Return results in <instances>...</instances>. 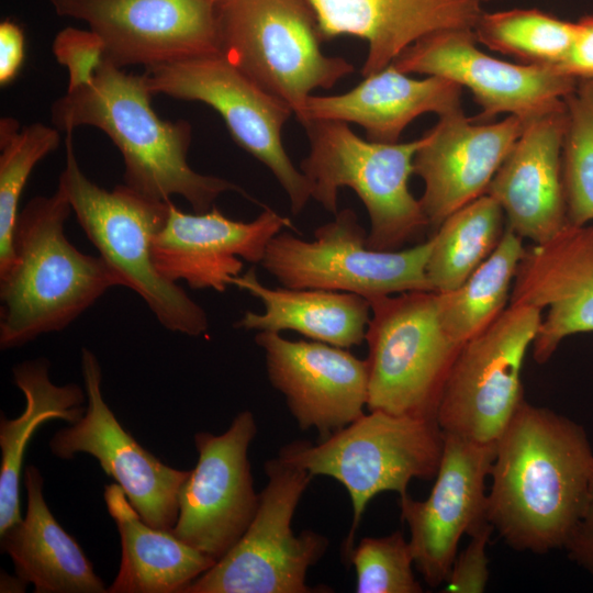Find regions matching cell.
I'll use <instances>...</instances> for the list:
<instances>
[{
	"mask_svg": "<svg viewBox=\"0 0 593 593\" xmlns=\"http://www.w3.org/2000/svg\"><path fill=\"white\" fill-rule=\"evenodd\" d=\"M592 473L584 427L524 399L495 443L486 519L514 550L564 548L584 511Z\"/></svg>",
	"mask_w": 593,
	"mask_h": 593,
	"instance_id": "1",
	"label": "cell"
},
{
	"mask_svg": "<svg viewBox=\"0 0 593 593\" xmlns=\"http://www.w3.org/2000/svg\"><path fill=\"white\" fill-rule=\"evenodd\" d=\"M152 96L143 75L126 74L104 59L90 83L67 90L53 103L52 123L66 133L81 125L103 131L122 154L124 184L147 198L180 195L195 213L211 210L224 192L249 198L235 183L190 167V123L161 120Z\"/></svg>",
	"mask_w": 593,
	"mask_h": 593,
	"instance_id": "2",
	"label": "cell"
},
{
	"mask_svg": "<svg viewBox=\"0 0 593 593\" xmlns=\"http://www.w3.org/2000/svg\"><path fill=\"white\" fill-rule=\"evenodd\" d=\"M63 190L30 200L19 213L13 258L0 275V347L22 346L59 332L121 286L100 256L81 253L66 237L71 212Z\"/></svg>",
	"mask_w": 593,
	"mask_h": 593,
	"instance_id": "3",
	"label": "cell"
},
{
	"mask_svg": "<svg viewBox=\"0 0 593 593\" xmlns=\"http://www.w3.org/2000/svg\"><path fill=\"white\" fill-rule=\"evenodd\" d=\"M66 134V164L57 187L99 256L121 287L138 294L165 328L188 336L204 334L209 329L205 311L177 282L165 278L153 258V242L171 201L147 198L126 184L111 191L99 187L78 164L72 132Z\"/></svg>",
	"mask_w": 593,
	"mask_h": 593,
	"instance_id": "4",
	"label": "cell"
},
{
	"mask_svg": "<svg viewBox=\"0 0 593 593\" xmlns=\"http://www.w3.org/2000/svg\"><path fill=\"white\" fill-rule=\"evenodd\" d=\"M444 440L436 419L369 411L318 444L294 440L278 456L312 477L333 478L346 489L353 505L344 544L347 556L370 501L382 492L406 495L412 480L434 479Z\"/></svg>",
	"mask_w": 593,
	"mask_h": 593,
	"instance_id": "5",
	"label": "cell"
},
{
	"mask_svg": "<svg viewBox=\"0 0 593 593\" xmlns=\"http://www.w3.org/2000/svg\"><path fill=\"white\" fill-rule=\"evenodd\" d=\"M304 128L310 153L300 168L311 198L335 215L338 189H353L370 219L369 248L398 250L428 226L419 200L409 188L423 136L406 143H377L335 120H313Z\"/></svg>",
	"mask_w": 593,
	"mask_h": 593,
	"instance_id": "6",
	"label": "cell"
},
{
	"mask_svg": "<svg viewBox=\"0 0 593 593\" xmlns=\"http://www.w3.org/2000/svg\"><path fill=\"white\" fill-rule=\"evenodd\" d=\"M220 54L301 122L314 89H331L354 72L351 63L322 53L307 0H222L215 5Z\"/></svg>",
	"mask_w": 593,
	"mask_h": 593,
	"instance_id": "7",
	"label": "cell"
},
{
	"mask_svg": "<svg viewBox=\"0 0 593 593\" xmlns=\"http://www.w3.org/2000/svg\"><path fill=\"white\" fill-rule=\"evenodd\" d=\"M369 302L368 411L436 419L461 348L440 323L437 293L403 292Z\"/></svg>",
	"mask_w": 593,
	"mask_h": 593,
	"instance_id": "8",
	"label": "cell"
},
{
	"mask_svg": "<svg viewBox=\"0 0 593 593\" xmlns=\"http://www.w3.org/2000/svg\"><path fill=\"white\" fill-rule=\"evenodd\" d=\"M267 484L256 514L231 550L183 593H312L309 569L329 540L311 529L295 534L292 518L312 475L279 456L265 463Z\"/></svg>",
	"mask_w": 593,
	"mask_h": 593,
	"instance_id": "9",
	"label": "cell"
},
{
	"mask_svg": "<svg viewBox=\"0 0 593 593\" xmlns=\"http://www.w3.org/2000/svg\"><path fill=\"white\" fill-rule=\"evenodd\" d=\"M365 228L351 209L314 231L313 240L278 233L260 265L282 287L359 294L368 300L412 291H432L426 264L432 239L402 250L367 245Z\"/></svg>",
	"mask_w": 593,
	"mask_h": 593,
	"instance_id": "10",
	"label": "cell"
},
{
	"mask_svg": "<svg viewBox=\"0 0 593 593\" xmlns=\"http://www.w3.org/2000/svg\"><path fill=\"white\" fill-rule=\"evenodd\" d=\"M541 318L539 307L508 304L461 346L436 413L444 434L496 443L525 399L522 368Z\"/></svg>",
	"mask_w": 593,
	"mask_h": 593,
	"instance_id": "11",
	"label": "cell"
},
{
	"mask_svg": "<svg viewBox=\"0 0 593 593\" xmlns=\"http://www.w3.org/2000/svg\"><path fill=\"white\" fill-rule=\"evenodd\" d=\"M152 94H166L212 107L235 143L262 163L280 183L299 214L311 198L309 182L288 156L281 131L293 113L230 63L222 54L201 55L156 65L143 74Z\"/></svg>",
	"mask_w": 593,
	"mask_h": 593,
	"instance_id": "12",
	"label": "cell"
},
{
	"mask_svg": "<svg viewBox=\"0 0 593 593\" xmlns=\"http://www.w3.org/2000/svg\"><path fill=\"white\" fill-rule=\"evenodd\" d=\"M471 29L432 33L405 48L391 64L404 74L450 79L472 94L485 122L500 114L525 121L564 103L578 80L556 66L512 64L494 58L477 46Z\"/></svg>",
	"mask_w": 593,
	"mask_h": 593,
	"instance_id": "13",
	"label": "cell"
},
{
	"mask_svg": "<svg viewBox=\"0 0 593 593\" xmlns=\"http://www.w3.org/2000/svg\"><path fill=\"white\" fill-rule=\"evenodd\" d=\"M256 433L254 414L243 411L223 434L194 435L198 461L179 490L170 532L215 562L239 540L258 507L248 460Z\"/></svg>",
	"mask_w": 593,
	"mask_h": 593,
	"instance_id": "14",
	"label": "cell"
},
{
	"mask_svg": "<svg viewBox=\"0 0 593 593\" xmlns=\"http://www.w3.org/2000/svg\"><path fill=\"white\" fill-rule=\"evenodd\" d=\"M87 409L75 424L57 430L48 446L59 459L94 457L148 525L170 530L178 518V493L189 471L172 468L141 446L104 401L102 371L96 355L81 349Z\"/></svg>",
	"mask_w": 593,
	"mask_h": 593,
	"instance_id": "15",
	"label": "cell"
},
{
	"mask_svg": "<svg viewBox=\"0 0 593 593\" xmlns=\"http://www.w3.org/2000/svg\"><path fill=\"white\" fill-rule=\"evenodd\" d=\"M59 15L86 21L105 59L146 68L220 53L215 4L209 0H49Z\"/></svg>",
	"mask_w": 593,
	"mask_h": 593,
	"instance_id": "16",
	"label": "cell"
},
{
	"mask_svg": "<svg viewBox=\"0 0 593 593\" xmlns=\"http://www.w3.org/2000/svg\"><path fill=\"white\" fill-rule=\"evenodd\" d=\"M445 435L435 482L425 500L400 496L402 521L410 530L415 568L430 588L448 578L460 539L486 519L485 482L495 444H478Z\"/></svg>",
	"mask_w": 593,
	"mask_h": 593,
	"instance_id": "17",
	"label": "cell"
},
{
	"mask_svg": "<svg viewBox=\"0 0 593 593\" xmlns=\"http://www.w3.org/2000/svg\"><path fill=\"white\" fill-rule=\"evenodd\" d=\"M271 385L284 398L302 430L321 439L361 416L368 401V365L347 348L322 342L290 340L280 333L258 332Z\"/></svg>",
	"mask_w": 593,
	"mask_h": 593,
	"instance_id": "18",
	"label": "cell"
},
{
	"mask_svg": "<svg viewBox=\"0 0 593 593\" xmlns=\"http://www.w3.org/2000/svg\"><path fill=\"white\" fill-rule=\"evenodd\" d=\"M289 217L266 208L250 222L225 216L215 205L203 213H186L170 202L167 219L152 251L158 271L191 289L224 292L243 272V260L260 264L271 238Z\"/></svg>",
	"mask_w": 593,
	"mask_h": 593,
	"instance_id": "19",
	"label": "cell"
},
{
	"mask_svg": "<svg viewBox=\"0 0 593 593\" xmlns=\"http://www.w3.org/2000/svg\"><path fill=\"white\" fill-rule=\"evenodd\" d=\"M526 122L507 115L477 123L462 108L439 116L423 135L413 160L414 174L424 181L419 202L428 225L438 227L456 210L486 193Z\"/></svg>",
	"mask_w": 593,
	"mask_h": 593,
	"instance_id": "20",
	"label": "cell"
},
{
	"mask_svg": "<svg viewBox=\"0 0 593 593\" xmlns=\"http://www.w3.org/2000/svg\"><path fill=\"white\" fill-rule=\"evenodd\" d=\"M510 304L547 309L532 344L547 362L571 335L593 332V226L566 225L550 239L526 248Z\"/></svg>",
	"mask_w": 593,
	"mask_h": 593,
	"instance_id": "21",
	"label": "cell"
},
{
	"mask_svg": "<svg viewBox=\"0 0 593 593\" xmlns=\"http://www.w3.org/2000/svg\"><path fill=\"white\" fill-rule=\"evenodd\" d=\"M566 124V102L528 120L486 190L501 205L506 227L533 244L569 224L561 174Z\"/></svg>",
	"mask_w": 593,
	"mask_h": 593,
	"instance_id": "22",
	"label": "cell"
},
{
	"mask_svg": "<svg viewBox=\"0 0 593 593\" xmlns=\"http://www.w3.org/2000/svg\"><path fill=\"white\" fill-rule=\"evenodd\" d=\"M323 40L354 35L368 43L363 77L389 66L405 48L439 31L473 30L483 0H307Z\"/></svg>",
	"mask_w": 593,
	"mask_h": 593,
	"instance_id": "23",
	"label": "cell"
},
{
	"mask_svg": "<svg viewBox=\"0 0 593 593\" xmlns=\"http://www.w3.org/2000/svg\"><path fill=\"white\" fill-rule=\"evenodd\" d=\"M461 92L462 87L450 79H414L390 64L345 93L311 94L300 123L303 127L313 120L356 123L365 130L368 141L392 144L417 116H441L461 109Z\"/></svg>",
	"mask_w": 593,
	"mask_h": 593,
	"instance_id": "24",
	"label": "cell"
},
{
	"mask_svg": "<svg viewBox=\"0 0 593 593\" xmlns=\"http://www.w3.org/2000/svg\"><path fill=\"white\" fill-rule=\"evenodd\" d=\"M23 477L25 516L0 534L1 550L12 559L15 574L36 593L108 592L79 544L47 506L41 471L27 466Z\"/></svg>",
	"mask_w": 593,
	"mask_h": 593,
	"instance_id": "25",
	"label": "cell"
},
{
	"mask_svg": "<svg viewBox=\"0 0 593 593\" xmlns=\"http://www.w3.org/2000/svg\"><path fill=\"white\" fill-rule=\"evenodd\" d=\"M264 304V312L247 311L235 326L248 331H294L312 340L342 348L361 345L371 316L368 299L349 292L322 289L269 288L255 268L232 281Z\"/></svg>",
	"mask_w": 593,
	"mask_h": 593,
	"instance_id": "26",
	"label": "cell"
},
{
	"mask_svg": "<svg viewBox=\"0 0 593 593\" xmlns=\"http://www.w3.org/2000/svg\"><path fill=\"white\" fill-rule=\"evenodd\" d=\"M103 499L121 539L122 557L110 593H183L215 561L170 530L145 523L118 483Z\"/></svg>",
	"mask_w": 593,
	"mask_h": 593,
	"instance_id": "27",
	"label": "cell"
},
{
	"mask_svg": "<svg viewBox=\"0 0 593 593\" xmlns=\"http://www.w3.org/2000/svg\"><path fill=\"white\" fill-rule=\"evenodd\" d=\"M13 381L25 396V409L15 418H0V534L21 518L20 483L27 444L37 427L49 419L77 423L85 414V388L55 384L49 377V361L26 360L12 369Z\"/></svg>",
	"mask_w": 593,
	"mask_h": 593,
	"instance_id": "28",
	"label": "cell"
},
{
	"mask_svg": "<svg viewBox=\"0 0 593 593\" xmlns=\"http://www.w3.org/2000/svg\"><path fill=\"white\" fill-rule=\"evenodd\" d=\"M525 251L523 238L506 227L496 248L460 287L437 293L440 323L455 343L462 346L508 306Z\"/></svg>",
	"mask_w": 593,
	"mask_h": 593,
	"instance_id": "29",
	"label": "cell"
},
{
	"mask_svg": "<svg viewBox=\"0 0 593 593\" xmlns=\"http://www.w3.org/2000/svg\"><path fill=\"white\" fill-rule=\"evenodd\" d=\"M504 223L501 205L486 193L447 216L430 237L426 276L432 291L460 287L496 248Z\"/></svg>",
	"mask_w": 593,
	"mask_h": 593,
	"instance_id": "30",
	"label": "cell"
},
{
	"mask_svg": "<svg viewBox=\"0 0 593 593\" xmlns=\"http://www.w3.org/2000/svg\"><path fill=\"white\" fill-rule=\"evenodd\" d=\"M578 31L577 22L538 9L483 12L473 27L478 43L527 65L560 64Z\"/></svg>",
	"mask_w": 593,
	"mask_h": 593,
	"instance_id": "31",
	"label": "cell"
},
{
	"mask_svg": "<svg viewBox=\"0 0 593 593\" xmlns=\"http://www.w3.org/2000/svg\"><path fill=\"white\" fill-rule=\"evenodd\" d=\"M58 130L43 123L20 127L12 118L0 120V275L13 258L19 201L36 164L55 150Z\"/></svg>",
	"mask_w": 593,
	"mask_h": 593,
	"instance_id": "32",
	"label": "cell"
},
{
	"mask_svg": "<svg viewBox=\"0 0 593 593\" xmlns=\"http://www.w3.org/2000/svg\"><path fill=\"white\" fill-rule=\"evenodd\" d=\"M567 124L561 174L568 223L593 221V79H580L564 98Z\"/></svg>",
	"mask_w": 593,
	"mask_h": 593,
	"instance_id": "33",
	"label": "cell"
},
{
	"mask_svg": "<svg viewBox=\"0 0 593 593\" xmlns=\"http://www.w3.org/2000/svg\"><path fill=\"white\" fill-rule=\"evenodd\" d=\"M347 559L355 568L358 593H421L410 541L400 530L387 536L363 537Z\"/></svg>",
	"mask_w": 593,
	"mask_h": 593,
	"instance_id": "34",
	"label": "cell"
},
{
	"mask_svg": "<svg viewBox=\"0 0 593 593\" xmlns=\"http://www.w3.org/2000/svg\"><path fill=\"white\" fill-rule=\"evenodd\" d=\"M53 53L68 71L67 90L90 83L105 59L104 44L96 32L71 26L56 35Z\"/></svg>",
	"mask_w": 593,
	"mask_h": 593,
	"instance_id": "35",
	"label": "cell"
},
{
	"mask_svg": "<svg viewBox=\"0 0 593 593\" xmlns=\"http://www.w3.org/2000/svg\"><path fill=\"white\" fill-rule=\"evenodd\" d=\"M493 532L489 522L470 535L467 547L457 553L443 592L482 593L490 578L486 547Z\"/></svg>",
	"mask_w": 593,
	"mask_h": 593,
	"instance_id": "36",
	"label": "cell"
},
{
	"mask_svg": "<svg viewBox=\"0 0 593 593\" xmlns=\"http://www.w3.org/2000/svg\"><path fill=\"white\" fill-rule=\"evenodd\" d=\"M574 42L564 57L556 65L563 74L580 79H593V14L577 21Z\"/></svg>",
	"mask_w": 593,
	"mask_h": 593,
	"instance_id": "37",
	"label": "cell"
},
{
	"mask_svg": "<svg viewBox=\"0 0 593 593\" xmlns=\"http://www.w3.org/2000/svg\"><path fill=\"white\" fill-rule=\"evenodd\" d=\"M564 549L574 563L593 577V473L584 511Z\"/></svg>",
	"mask_w": 593,
	"mask_h": 593,
	"instance_id": "38",
	"label": "cell"
},
{
	"mask_svg": "<svg viewBox=\"0 0 593 593\" xmlns=\"http://www.w3.org/2000/svg\"><path fill=\"white\" fill-rule=\"evenodd\" d=\"M24 59V36L12 21L0 24V83H10L19 74Z\"/></svg>",
	"mask_w": 593,
	"mask_h": 593,
	"instance_id": "39",
	"label": "cell"
},
{
	"mask_svg": "<svg viewBox=\"0 0 593 593\" xmlns=\"http://www.w3.org/2000/svg\"><path fill=\"white\" fill-rule=\"evenodd\" d=\"M209 1H211L213 4L216 5V4H217L219 2H221L222 0H209Z\"/></svg>",
	"mask_w": 593,
	"mask_h": 593,
	"instance_id": "40",
	"label": "cell"
},
{
	"mask_svg": "<svg viewBox=\"0 0 593 593\" xmlns=\"http://www.w3.org/2000/svg\"><path fill=\"white\" fill-rule=\"evenodd\" d=\"M483 1L485 2V1H490V0H483Z\"/></svg>",
	"mask_w": 593,
	"mask_h": 593,
	"instance_id": "41",
	"label": "cell"
}]
</instances>
